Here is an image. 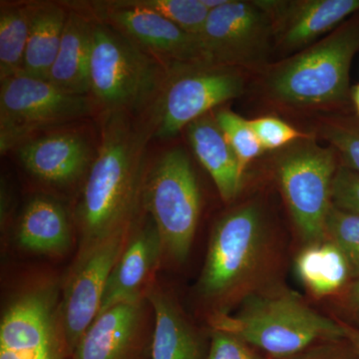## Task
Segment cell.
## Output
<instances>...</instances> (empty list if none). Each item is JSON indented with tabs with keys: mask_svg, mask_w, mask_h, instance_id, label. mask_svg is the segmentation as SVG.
Instances as JSON below:
<instances>
[{
	"mask_svg": "<svg viewBox=\"0 0 359 359\" xmlns=\"http://www.w3.org/2000/svg\"><path fill=\"white\" fill-rule=\"evenodd\" d=\"M89 95H76L25 73L0 80V152H8L41 130L89 115Z\"/></svg>",
	"mask_w": 359,
	"mask_h": 359,
	"instance_id": "10",
	"label": "cell"
},
{
	"mask_svg": "<svg viewBox=\"0 0 359 359\" xmlns=\"http://www.w3.org/2000/svg\"><path fill=\"white\" fill-rule=\"evenodd\" d=\"M273 22L275 43L287 51L306 48L359 13V0L257 1Z\"/></svg>",
	"mask_w": 359,
	"mask_h": 359,
	"instance_id": "16",
	"label": "cell"
},
{
	"mask_svg": "<svg viewBox=\"0 0 359 359\" xmlns=\"http://www.w3.org/2000/svg\"><path fill=\"white\" fill-rule=\"evenodd\" d=\"M146 299L155 316L151 359L207 358L209 346L191 325L170 292L156 282Z\"/></svg>",
	"mask_w": 359,
	"mask_h": 359,
	"instance_id": "19",
	"label": "cell"
},
{
	"mask_svg": "<svg viewBox=\"0 0 359 359\" xmlns=\"http://www.w3.org/2000/svg\"><path fill=\"white\" fill-rule=\"evenodd\" d=\"M110 26L166 67L207 63L199 37L181 29L171 21L135 4L133 0L66 2Z\"/></svg>",
	"mask_w": 359,
	"mask_h": 359,
	"instance_id": "12",
	"label": "cell"
},
{
	"mask_svg": "<svg viewBox=\"0 0 359 359\" xmlns=\"http://www.w3.org/2000/svg\"><path fill=\"white\" fill-rule=\"evenodd\" d=\"M264 245L263 214L256 205H241L216 224L196 285L200 301L211 308L210 316L226 313L259 266Z\"/></svg>",
	"mask_w": 359,
	"mask_h": 359,
	"instance_id": "5",
	"label": "cell"
},
{
	"mask_svg": "<svg viewBox=\"0 0 359 359\" xmlns=\"http://www.w3.org/2000/svg\"><path fill=\"white\" fill-rule=\"evenodd\" d=\"M212 330L237 335L271 359H285L318 344L346 340L341 323L314 311L294 292L255 294L237 313L209 316Z\"/></svg>",
	"mask_w": 359,
	"mask_h": 359,
	"instance_id": "2",
	"label": "cell"
},
{
	"mask_svg": "<svg viewBox=\"0 0 359 359\" xmlns=\"http://www.w3.org/2000/svg\"><path fill=\"white\" fill-rule=\"evenodd\" d=\"M185 130L194 154L211 176L219 197L231 203L242 189L244 173L215 116H203Z\"/></svg>",
	"mask_w": 359,
	"mask_h": 359,
	"instance_id": "21",
	"label": "cell"
},
{
	"mask_svg": "<svg viewBox=\"0 0 359 359\" xmlns=\"http://www.w3.org/2000/svg\"><path fill=\"white\" fill-rule=\"evenodd\" d=\"M214 116L245 174L250 163L264 152L261 142L250 125V120L226 109L217 111Z\"/></svg>",
	"mask_w": 359,
	"mask_h": 359,
	"instance_id": "25",
	"label": "cell"
},
{
	"mask_svg": "<svg viewBox=\"0 0 359 359\" xmlns=\"http://www.w3.org/2000/svg\"><path fill=\"white\" fill-rule=\"evenodd\" d=\"M150 140L144 124H135L127 113H104L100 145L75 211L78 252L133 226L141 207L144 162Z\"/></svg>",
	"mask_w": 359,
	"mask_h": 359,
	"instance_id": "1",
	"label": "cell"
},
{
	"mask_svg": "<svg viewBox=\"0 0 359 359\" xmlns=\"http://www.w3.org/2000/svg\"><path fill=\"white\" fill-rule=\"evenodd\" d=\"M244 87V77L236 68L210 63L170 66L144 126L151 140L173 138L212 108L242 95Z\"/></svg>",
	"mask_w": 359,
	"mask_h": 359,
	"instance_id": "7",
	"label": "cell"
},
{
	"mask_svg": "<svg viewBox=\"0 0 359 359\" xmlns=\"http://www.w3.org/2000/svg\"><path fill=\"white\" fill-rule=\"evenodd\" d=\"M68 7L63 2L30 1V32L23 73L48 80L57 56Z\"/></svg>",
	"mask_w": 359,
	"mask_h": 359,
	"instance_id": "22",
	"label": "cell"
},
{
	"mask_svg": "<svg viewBox=\"0 0 359 359\" xmlns=\"http://www.w3.org/2000/svg\"><path fill=\"white\" fill-rule=\"evenodd\" d=\"M337 151L313 138L294 143L278 163L283 197L302 238L309 244L327 240L325 221L332 205Z\"/></svg>",
	"mask_w": 359,
	"mask_h": 359,
	"instance_id": "9",
	"label": "cell"
},
{
	"mask_svg": "<svg viewBox=\"0 0 359 359\" xmlns=\"http://www.w3.org/2000/svg\"><path fill=\"white\" fill-rule=\"evenodd\" d=\"M349 299H351V304H353L354 309L359 313V278L358 280H355L353 287H351Z\"/></svg>",
	"mask_w": 359,
	"mask_h": 359,
	"instance_id": "34",
	"label": "cell"
},
{
	"mask_svg": "<svg viewBox=\"0 0 359 359\" xmlns=\"http://www.w3.org/2000/svg\"><path fill=\"white\" fill-rule=\"evenodd\" d=\"M205 359H271L262 356L237 335L212 330Z\"/></svg>",
	"mask_w": 359,
	"mask_h": 359,
	"instance_id": "30",
	"label": "cell"
},
{
	"mask_svg": "<svg viewBox=\"0 0 359 359\" xmlns=\"http://www.w3.org/2000/svg\"><path fill=\"white\" fill-rule=\"evenodd\" d=\"M205 61L238 69H259L275 43L273 22L257 1L226 0L210 11L200 36Z\"/></svg>",
	"mask_w": 359,
	"mask_h": 359,
	"instance_id": "11",
	"label": "cell"
},
{
	"mask_svg": "<svg viewBox=\"0 0 359 359\" xmlns=\"http://www.w3.org/2000/svg\"><path fill=\"white\" fill-rule=\"evenodd\" d=\"M359 50V13L327 37L271 69L266 86L276 101L297 107L339 105L351 97L349 71Z\"/></svg>",
	"mask_w": 359,
	"mask_h": 359,
	"instance_id": "3",
	"label": "cell"
},
{
	"mask_svg": "<svg viewBox=\"0 0 359 359\" xmlns=\"http://www.w3.org/2000/svg\"><path fill=\"white\" fill-rule=\"evenodd\" d=\"M351 98L355 108L356 115L359 118V83L353 86L351 90Z\"/></svg>",
	"mask_w": 359,
	"mask_h": 359,
	"instance_id": "35",
	"label": "cell"
},
{
	"mask_svg": "<svg viewBox=\"0 0 359 359\" xmlns=\"http://www.w3.org/2000/svg\"><path fill=\"white\" fill-rule=\"evenodd\" d=\"M332 205L359 216V173L340 165L335 172L332 191Z\"/></svg>",
	"mask_w": 359,
	"mask_h": 359,
	"instance_id": "31",
	"label": "cell"
},
{
	"mask_svg": "<svg viewBox=\"0 0 359 359\" xmlns=\"http://www.w3.org/2000/svg\"><path fill=\"white\" fill-rule=\"evenodd\" d=\"M320 134L337 151L342 165L359 173V118L327 120Z\"/></svg>",
	"mask_w": 359,
	"mask_h": 359,
	"instance_id": "28",
	"label": "cell"
},
{
	"mask_svg": "<svg viewBox=\"0 0 359 359\" xmlns=\"http://www.w3.org/2000/svg\"><path fill=\"white\" fill-rule=\"evenodd\" d=\"M26 171L48 185L67 187L87 176L93 157L87 142L73 133L46 135L16 148Z\"/></svg>",
	"mask_w": 359,
	"mask_h": 359,
	"instance_id": "17",
	"label": "cell"
},
{
	"mask_svg": "<svg viewBox=\"0 0 359 359\" xmlns=\"http://www.w3.org/2000/svg\"><path fill=\"white\" fill-rule=\"evenodd\" d=\"M344 341L318 344L304 353L285 359H359L347 340L346 344H342Z\"/></svg>",
	"mask_w": 359,
	"mask_h": 359,
	"instance_id": "32",
	"label": "cell"
},
{
	"mask_svg": "<svg viewBox=\"0 0 359 359\" xmlns=\"http://www.w3.org/2000/svg\"><path fill=\"white\" fill-rule=\"evenodd\" d=\"M295 269L302 283L316 297L339 292L351 278L346 257L328 240L309 244L302 250L295 261Z\"/></svg>",
	"mask_w": 359,
	"mask_h": 359,
	"instance_id": "23",
	"label": "cell"
},
{
	"mask_svg": "<svg viewBox=\"0 0 359 359\" xmlns=\"http://www.w3.org/2000/svg\"><path fill=\"white\" fill-rule=\"evenodd\" d=\"M144 8L154 11L181 29L199 37L204 29L209 9L203 0H133Z\"/></svg>",
	"mask_w": 359,
	"mask_h": 359,
	"instance_id": "27",
	"label": "cell"
},
{
	"mask_svg": "<svg viewBox=\"0 0 359 359\" xmlns=\"http://www.w3.org/2000/svg\"><path fill=\"white\" fill-rule=\"evenodd\" d=\"M147 304L121 302L99 313L73 359H142L148 346Z\"/></svg>",
	"mask_w": 359,
	"mask_h": 359,
	"instance_id": "15",
	"label": "cell"
},
{
	"mask_svg": "<svg viewBox=\"0 0 359 359\" xmlns=\"http://www.w3.org/2000/svg\"><path fill=\"white\" fill-rule=\"evenodd\" d=\"M61 285L35 278L7 299L0 321V359H73L60 316Z\"/></svg>",
	"mask_w": 359,
	"mask_h": 359,
	"instance_id": "8",
	"label": "cell"
},
{
	"mask_svg": "<svg viewBox=\"0 0 359 359\" xmlns=\"http://www.w3.org/2000/svg\"><path fill=\"white\" fill-rule=\"evenodd\" d=\"M340 323H341L342 327H344L347 342L351 344L353 351L359 356V328L347 325V323H342V321H340Z\"/></svg>",
	"mask_w": 359,
	"mask_h": 359,
	"instance_id": "33",
	"label": "cell"
},
{
	"mask_svg": "<svg viewBox=\"0 0 359 359\" xmlns=\"http://www.w3.org/2000/svg\"><path fill=\"white\" fill-rule=\"evenodd\" d=\"M130 231L131 229L116 233L83 252H78L61 285L59 316L66 344L72 355L100 311L108 278L124 249Z\"/></svg>",
	"mask_w": 359,
	"mask_h": 359,
	"instance_id": "13",
	"label": "cell"
},
{
	"mask_svg": "<svg viewBox=\"0 0 359 359\" xmlns=\"http://www.w3.org/2000/svg\"><path fill=\"white\" fill-rule=\"evenodd\" d=\"M327 240L334 243L346 257L351 278H359V216L332 205L325 221Z\"/></svg>",
	"mask_w": 359,
	"mask_h": 359,
	"instance_id": "26",
	"label": "cell"
},
{
	"mask_svg": "<svg viewBox=\"0 0 359 359\" xmlns=\"http://www.w3.org/2000/svg\"><path fill=\"white\" fill-rule=\"evenodd\" d=\"M65 6L69 8L67 20L48 81L68 93L89 95L95 20L81 9Z\"/></svg>",
	"mask_w": 359,
	"mask_h": 359,
	"instance_id": "20",
	"label": "cell"
},
{
	"mask_svg": "<svg viewBox=\"0 0 359 359\" xmlns=\"http://www.w3.org/2000/svg\"><path fill=\"white\" fill-rule=\"evenodd\" d=\"M15 242L32 254L65 257L73 247L72 226L65 208L50 196H33L20 212Z\"/></svg>",
	"mask_w": 359,
	"mask_h": 359,
	"instance_id": "18",
	"label": "cell"
},
{
	"mask_svg": "<svg viewBox=\"0 0 359 359\" xmlns=\"http://www.w3.org/2000/svg\"><path fill=\"white\" fill-rule=\"evenodd\" d=\"M30 32V1L0 6V80L22 74Z\"/></svg>",
	"mask_w": 359,
	"mask_h": 359,
	"instance_id": "24",
	"label": "cell"
},
{
	"mask_svg": "<svg viewBox=\"0 0 359 359\" xmlns=\"http://www.w3.org/2000/svg\"><path fill=\"white\" fill-rule=\"evenodd\" d=\"M141 207L159 231L165 256L185 263L199 223L201 193L183 148L167 151L146 172Z\"/></svg>",
	"mask_w": 359,
	"mask_h": 359,
	"instance_id": "6",
	"label": "cell"
},
{
	"mask_svg": "<svg viewBox=\"0 0 359 359\" xmlns=\"http://www.w3.org/2000/svg\"><path fill=\"white\" fill-rule=\"evenodd\" d=\"M250 121L264 151L276 150L311 138V135L304 133L289 123L273 116H263Z\"/></svg>",
	"mask_w": 359,
	"mask_h": 359,
	"instance_id": "29",
	"label": "cell"
},
{
	"mask_svg": "<svg viewBox=\"0 0 359 359\" xmlns=\"http://www.w3.org/2000/svg\"><path fill=\"white\" fill-rule=\"evenodd\" d=\"M159 231L148 214L138 216L111 271L100 311L121 302L145 301L164 257Z\"/></svg>",
	"mask_w": 359,
	"mask_h": 359,
	"instance_id": "14",
	"label": "cell"
},
{
	"mask_svg": "<svg viewBox=\"0 0 359 359\" xmlns=\"http://www.w3.org/2000/svg\"><path fill=\"white\" fill-rule=\"evenodd\" d=\"M168 67L110 26L95 20L90 61V93L105 112L147 110Z\"/></svg>",
	"mask_w": 359,
	"mask_h": 359,
	"instance_id": "4",
	"label": "cell"
}]
</instances>
